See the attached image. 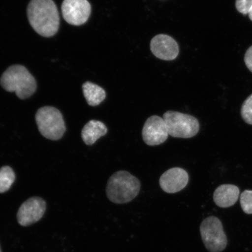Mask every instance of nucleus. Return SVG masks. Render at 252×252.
<instances>
[{"label":"nucleus","instance_id":"obj_1","mask_svg":"<svg viewBox=\"0 0 252 252\" xmlns=\"http://www.w3.org/2000/svg\"><path fill=\"white\" fill-rule=\"evenodd\" d=\"M27 14L32 27L40 35L48 37L58 32L60 15L53 0H31Z\"/></svg>","mask_w":252,"mask_h":252},{"label":"nucleus","instance_id":"obj_2","mask_svg":"<svg viewBox=\"0 0 252 252\" xmlns=\"http://www.w3.org/2000/svg\"><path fill=\"white\" fill-rule=\"evenodd\" d=\"M140 189V182L136 177L127 171H119L109 178L106 195L112 203L126 204L137 196Z\"/></svg>","mask_w":252,"mask_h":252},{"label":"nucleus","instance_id":"obj_3","mask_svg":"<svg viewBox=\"0 0 252 252\" xmlns=\"http://www.w3.org/2000/svg\"><path fill=\"white\" fill-rule=\"evenodd\" d=\"M0 84L8 92H15L19 98H28L35 92V79L26 68L14 65L7 69L0 79Z\"/></svg>","mask_w":252,"mask_h":252},{"label":"nucleus","instance_id":"obj_4","mask_svg":"<svg viewBox=\"0 0 252 252\" xmlns=\"http://www.w3.org/2000/svg\"><path fill=\"white\" fill-rule=\"evenodd\" d=\"M35 119L40 133L47 139L58 140L64 135L66 130L64 119L61 112L54 107L40 108Z\"/></svg>","mask_w":252,"mask_h":252},{"label":"nucleus","instance_id":"obj_5","mask_svg":"<svg viewBox=\"0 0 252 252\" xmlns=\"http://www.w3.org/2000/svg\"><path fill=\"white\" fill-rule=\"evenodd\" d=\"M169 135L175 138H190L196 135L200 124L194 116L179 112L167 111L163 114Z\"/></svg>","mask_w":252,"mask_h":252},{"label":"nucleus","instance_id":"obj_6","mask_svg":"<svg viewBox=\"0 0 252 252\" xmlns=\"http://www.w3.org/2000/svg\"><path fill=\"white\" fill-rule=\"evenodd\" d=\"M201 239L209 252H222L228 244L227 237L222 223L215 216H210L203 220L200 227Z\"/></svg>","mask_w":252,"mask_h":252},{"label":"nucleus","instance_id":"obj_7","mask_svg":"<svg viewBox=\"0 0 252 252\" xmlns=\"http://www.w3.org/2000/svg\"><path fill=\"white\" fill-rule=\"evenodd\" d=\"M62 11L63 17L67 23L79 26L88 21L91 6L87 0H64Z\"/></svg>","mask_w":252,"mask_h":252},{"label":"nucleus","instance_id":"obj_8","mask_svg":"<svg viewBox=\"0 0 252 252\" xmlns=\"http://www.w3.org/2000/svg\"><path fill=\"white\" fill-rule=\"evenodd\" d=\"M169 135L164 119L160 116H151L145 122L142 137L148 146H158L164 143Z\"/></svg>","mask_w":252,"mask_h":252},{"label":"nucleus","instance_id":"obj_9","mask_svg":"<svg viewBox=\"0 0 252 252\" xmlns=\"http://www.w3.org/2000/svg\"><path fill=\"white\" fill-rule=\"evenodd\" d=\"M46 209V204L42 198L33 197L21 205L17 213L19 224L28 226L36 223L42 218Z\"/></svg>","mask_w":252,"mask_h":252},{"label":"nucleus","instance_id":"obj_10","mask_svg":"<svg viewBox=\"0 0 252 252\" xmlns=\"http://www.w3.org/2000/svg\"><path fill=\"white\" fill-rule=\"evenodd\" d=\"M150 49L156 58L166 61H173L177 58L179 52L176 41L164 34H158L153 37L151 41Z\"/></svg>","mask_w":252,"mask_h":252},{"label":"nucleus","instance_id":"obj_11","mask_svg":"<svg viewBox=\"0 0 252 252\" xmlns=\"http://www.w3.org/2000/svg\"><path fill=\"white\" fill-rule=\"evenodd\" d=\"M189 175L185 169L173 168L163 173L159 179V185L167 193H176L188 184Z\"/></svg>","mask_w":252,"mask_h":252},{"label":"nucleus","instance_id":"obj_12","mask_svg":"<svg viewBox=\"0 0 252 252\" xmlns=\"http://www.w3.org/2000/svg\"><path fill=\"white\" fill-rule=\"evenodd\" d=\"M240 190L234 185L220 186L214 192L213 200L217 206L228 208L234 206L238 201Z\"/></svg>","mask_w":252,"mask_h":252},{"label":"nucleus","instance_id":"obj_13","mask_svg":"<svg viewBox=\"0 0 252 252\" xmlns=\"http://www.w3.org/2000/svg\"><path fill=\"white\" fill-rule=\"evenodd\" d=\"M108 133V128L102 122L92 120L84 126L81 137L88 146H92L100 137Z\"/></svg>","mask_w":252,"mask_h":252},{"label":"nucleus","instance_id":"obj_14","mask_svg":"<svg viewBox=\"0 0 252 252\" xmlns=\"http://www.w3.org/2000/svg\"><path fill=\"white\" fill-rule=\"evenodd\" d=\"M84 96L90 106L100 105L105 99L106 94L102 88L95 84L88 81L83 86Z\"/></svg>","mask_w":252,"mask_h":252},{"label":"nucleus","instance_id":"obj_15","mask_svg":"<svg viewBox=\"0 0 252 252\" xmlns=\"http://www.w3.org/2000/svg\"><path fill=\"white\" fill-rule=\"evenodd\" d=\"M15 180V174L11 167H2L0 169V193L8 191Z\"/></svg>","mask_w":252,"mask_h":252},{"label":"nucleus","instance_id":"obj_16","mask_svg":"<svg viewBox=\"0 0 252 252\" xmlns=\"http://www.w3.org/2000/svg\"><path fill=\"white\" fill-rule=\"evenodd\" d=\"M241 114L242 119L245 123L252 125V94L243 103L241 110Z\"/></svg>","mask_w":252,"mask_h":252},{"label":"nucleus","instance_id":"obj_17","mask_svg":"<svg viewBox=\"0 0 252 252\" xmlns=\"http://www.w3.org/2000/svg\"><path fill=\"white\" fill-rule=\"evenodd\" d=\"M240 203L242 210L247 214H252V190H246L240 196Z\"/></svg>","mask_w":252,"mask_h":252},{"label":"nucleus","instance_id":"obj_18","mask_svg":"<svg viewBox=\"0 0 252 252\" xmlns=\"http://www.w3.org/2000/svg\"><path fill=\"white\" fill-rule=\"evenodd\" d=\"M235 5L240 13L247 15L252 7V0H236Z\"/></svg>","mask_w":252,"mask_h":252},{"label":"nucleus","instance_id":"obj_19","mask_svg":"<svg viewBox=\"0 0 252 252\" xmlns=\"http://www.w3.org/2000/svg\"><path fill=\"white\" fill-rule=\"evenodd\" d=\"M245 63L247 67L252 72V46L249 48L245 53Z\"/></svg>","mask_w":252,"mask_h":252},{"label":"nucleus","instance_id":"obj_20","mask_svg":"<svg viewBox=\"0 0 252 252\" xmlns=\"http://www.w3.org/2000/svg\"><path fill=\"white\" fill-rule=\"evenodd\" d=\"M248 15L250 20L252 21V7L251 8L250 12H249Z\"/></svg>","mask_w":252,"mask_h":252},{"label":"nucleus","instance_id":"obj_21","mask_svg":"<svg viewBox=\"0 0 252 252\" xmlns=\"http://www.w3.org/2000/svg\"><path fill=\"white\" fill-rule=\"evenodd\" d=\"M0 252H1V248H0Z\"/></svg>","mask_w":252,"mask_h":252}]
</instances>
